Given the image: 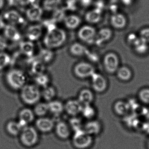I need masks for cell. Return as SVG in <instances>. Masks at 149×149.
Listing matches in <instances>:
<instances>
[{
  "label": "cell",
  "mask_w": 149,
  "mask_h": 149,
  "mask_svg": "<svg viewBox=\"0 0 149 149\" xmlns=\"http://www.w3.org/2000/svg\"><path fill=\"white\" fill-rule=\"evenodd\" d=\"M94 93L89 89H83L78 93L77 99L83 105L91 104L94 101Z\"/></svg>",
  "instance_id": "44dd1931"
},
{
  "label": "cell",
  "mask_w": 149,
  "mask_h": 149,
  "mask_svg": "<svg viewBox=\"0 0 149 149\" xmlns=\"http://www.w3.org/2000/svg\"><path fill=\"white\" fill-rule=\"evenodd\" d=\"M72 131L74 132L82 130L84 124L81 118L77 116L71 117L68 123Z\"/></svg>",
  "instance_id": "d590c367"
},
{
  "label": "cell",
  "mask_w": 149,
  "mask_h": 149,
  "mask_svg": "<svg viewBox=\"0 0 149 149\" xmlns=\"http://www.w3.org/2000/svg\"><path fill=\"white\" fill-rule=\"evenodd\" d=\"M78 0H66V1H77Z\"/></svg>",
  "instance_id": "f907efd6"
},
{
  "label": "cell",
  "mask_w": 149,
  "mask_h": 149,
  "mask_svg": "<svg viewBox=\"0 0 149 149\" xmlns=\"http://www.w3.org/2000/svg\"><path fill=\"white\" fill-rule=\"evenodd\" d=\"M12 61L11 56L4 51L0 52V71L8 67Z\"/></svg>",
  "instance_id": "8d00e7d4"
},
{
  "label": "cell",
  "mask_w": 149,
  "mask_h": 149,
  "mask_svg": "<svg viewBox=\"0 0 149 149\" xmlns=\"http://www.w3.org/2000/svg\"><path fill=\"white\" fill-rule=\"evenodd\" d=\"M19 50L22 54L28 57H32L34 54L35 46L33 42L23 41L20 43Z\"/></svg>",
  "instance_id": "603a6c76"
},
{
  "label": "cell",
  "mask_w": 149,
  "mask_h": 149,
  "mask_svg": "<svg viewBox=\"0 0 149 149\" xmlns=\"http://www.w3.org/2000/svg\"><path fill=\"white\" fill-rule=\"evenodd\" d=\"M72 143L77 149H88L94 143L93 136L89 135L83 130L74 132L72 136Z\"/></svg>",
  "instance_id": "5b68a950"
},
{
  "label": "cell",
  "mask_w": 149,
  "mask_h": 149,
  "mask_svg": "<svg viewBox=\"0 0 149 149\" xmlns=\"http://www.w3.org/2000/svg\"><path fill=\"white\" fill-rule=\"evenodd\" d=\"M6 25V22H5L3 17L1 15H0V31L3 29Z\"/></svg>",
  "instance_id": "7dc6e473"
},
{
  "label": "cell",
  "mask_w": 149,
  "mask_h": 149,
  "mask_svg": "<svg viewBox=\"0 0 149 149\" xmlns=\"http://www.w3.org/2000/svg\"><path fill=\"white\" fill-rule=\"evenodd\" d=\"M33 110L29 108H24L20 110L18 114V121L23 128L32 123L35 119Z\"/></svg>",
  "instance_id": "5bb4252c"
},
{
  "label": "cell",
  "mask_w": 149,
  "mask_h": 149,
  "mask_svg": "<svg viewBox=\"0 0 149 149\" xmlns=\"http://www.w3.org/2000/svg\"><path fill=\"white\" fill-rule=\"evenodd\" d=\"M83 130L91 136H97L102 130V125L101 122L95 119L88 120L84 124Z\"/></svg>",
  "instance_id": "9a60e30c"
},
{
  "label": "cell",
  "mask_w": 149,
  "mask_h": 149,
  "mask_svg": "<svg viewBox=\"0 0 149 149\" xmlns=\"http://www.w3.org/2000/svg\"><path fill=\"white\" fill-rule=\"evenodd\" d=\"M147 43L139 39L134 44L135 49L137 52L139 53H143L146 51L147 49Z\"/></svg>",
  "instance_id": "60d3db41"
},
{
  "label": "cell",
  "mask_w": 149,
  "mask_h": 149,
  "mask_svg": "<svg viewBox=\"0 0 149 149\" xmlns=\"http://www.w3.org/2000/svg\"><path fill=\"white\" fill-rule=\"evenodd\" d=\"M46 65L37 59L34 60L30 65V71L33 75H38L46 73Z\"/></svg>",
  "instance_id": "4316f807"
},
{
  "label": "cell",
  "mask_w": 149,
  "mask_h": 149,
  "mask_svg": "<svg viewBox=\"0 0 149 149\" xmlns=\"http://www.w3.org/2000/svg\"><path fill=\"white\" fill-rule=\"evenodd\" d=\"M55 123L54 120L47 116L39 117L35 122V127L38 131L49 133L54 129Z\"/></svg>",
  "instance_id": "9c48e42d"
},
{
  "label": "cell",
  "mask_w": 149,
  "mask_h": 149,
  "mask_svg": "<svg viewBox=\"0 0 149 149\" xmlns=\"http://www.w3.org/2000/svg\"><path fill=\"white\" fill-rule=\"evenodd\" d=\"M49 113L55 116H59L64 111V104L55 99L47 102Z\"/></svg>",
  "instance_id": "ffe728a7"
},
{
  "label": "cell",
  "mask_w": 149,
  "mask_h": 149,
  "mask_svg": "<svg viewBox=\"0 0 149 149\" xmlns=\"http://www.w3.org/2000/svg\"><path fill=\"white\" fill-rule=\"evenodd\" d=\"M138 100L144 105H149V88H145L139 91L138 94Z\"/></svg>",
  "instance_id": "f35d334b"
},
{
  "label": "cell",
  "mask_w": 149,
  "mask_h": 149,
  "mask_svg": "<svg viewBox=\"0 0 149 149\" xmlns=\"http://www.w3.org/2000/svg\"><path fill=\"white\" fill-rule=\"evenodd\" d=\"M111 35V31L109 29H103L97 34L95 42L97 44H101L102 42L109 40Z\"/></svg>",
  "instance_id": "e575fe53"
},
{
  "label": "cell",
  "mask_w": 149,
  "mask_h": 149,
  "mask_svg": "<svg viewBox=\"0 0 149 149\" xmlns=\"http://www.w3.org/2000/svg\"><path fill=\"white\" fill-rule=\"evenodd\" d=\"M126 19L123 15L115 14L111 18V23L114 27L117 29H122L126 25Z\"/></svg>",
  "instance_id": "4dcf8cb0"
},
{
  "label": "cell",
  "mask_w": 149,
  "mask_h": 149,
  "mask_svg": "<svg viewBox=\"0 0 149 149\" xmlns=\"http://www.w3.org/2000/svg\"><path fill=\"white\" fill-rule=\"evenodd\" d=\"M81 6L84 8L88 7L92 3V0H78Z\"/></svg>",
  "instance_id": "f6af8a7d"
},
{
  "label": "cell",
  "mask_w": 149,
  "mask_h": 149,
  "mask_svg": "<svg viewBox=\"0 0 149 149\" xmlns=\"http://www.w3.org/2000/svg\"><path fill=\"white\" fill-rule=\"evenodd\" d=\"M65 27L70 30H74L80 26L81 20L78 15L74 14L66 15L63 21Z\"/></svg>",
  "instance_id": "7402d4cb"
},
{
  "label": "cell",
  "mask_w": 149,
  "mask_h": 149,
  "mask_svg": "<svg viewBox=\"0 0 149 149\" xmlns=\"http://www.w3.org/2000/svg\"><path fill=\"white\" fill-rule=\"evenodd\" d=\"M36 116L38 118L46 116L49 113L48 106L47 102H39L34 105L33 110Z\"/></svg>",
  "instance_id": "f1b7e54d"
},
{
  "label": "cell",
  "mask_w": 149,
  "mask_h": 149,
  "mask_svg": "<svg viewBox=\"0 0 149 149\" xmlns=\"http://www.w3.org/2000/svg\"><path fill=\"white\" fill-rule=\"evenodd\" d=\"M139 39L146 43L149 42V28L144 29L140 31Z\"/></svg>",
  "instance_id": "b9f144b4"
},
{
  "label": "cell",
  "mask_w": 149,
  "mask_h": 149,
  "mask_svg": "<svg viewBox=\"0 0 149 149\" xmlns=\"http://www.w3.org/2000/svg\"><path fill=\"white\" fill-rule=\"evenodd\" d=\"M35 1L36 0H17V3L19 6L28 8L32 5L36 4Z\"/></svg>",
  "instance_id": "ee69618b"
},
{
  "label": "cell",
  "mask_w": 149,
  "mask_h": 149,
  "mask_svg": "<svg viewBox=\"0 0 149 149\" xmlns=\"http://www.w3.org/2000/svg\"><path fill=\"white\" fill-rule=\"evenodd\" d=\"M54 58L55 54L53 50L45 47L40 50L37 59L47 65L52 63Z\"/></svg>",
  "instance_id": "cb8c5ba5"
},
{
  "label": "cell",
  "mask_w": 149,
  "mask_h": 149,
  "mask_svg": "<svg viewBox=\"0 0 149 149\" xmlns=\"http://www.w3.org/2000/svg\"><path fill=\"white\" fill-rule=\"evenodd\" d=\"M20 91L21 99L27 105H35L42 98L41 90L35 84H27Z\"/></svg>",
  "instance_id": "3957f363"
},
{
  "label": "cell",
  "mask_w": 149,
  "mask_h": 149,
  "mask_svg": "<svg viewBox=\"0 0 149 149\" xmlns=\"http://www.w3.org/2000/svg\"><path fill=\"white\" fill-rule=\"evenodd\" d=\"M96 34L95 29L88 25L80 28L77 32L78 38L82 41L89 44L95 42Z\"/></svg>",
  "instance_id": "ba28073f"
},
{
  "label": "cell",
  "mask_w": 149,
  "mask_h": 149,
  "mask_svg": "<svg viewBox=\"0 0 149 149\" xmlns=\"http://www.w3.org/2000/svg\"><path fill=\"white\" fill-rule=\"evenodd\" d=\"M83 107L78 99H69L64 103V111L71 117L77 116L81 114Z\"/></svg>",
  "instance_id": "8fae6325"
},
{
  "label": "cell",
  "mask_w": 149,
  "mask_h": 149,
  "mask_svg": "<svg viewBox=\"0 0 149 149\" xmlns=\"http://www.w3.org/2000/svg\"><path fill=\"white\" fill-rule=\"evenodd\" d=\"M117 76L120 80L124 81H128L131 77V71L127 67H121L118 70Z\"/></svg>",
  "instance_id": "ab89813d"
},
{
  "label": "cell",
  "mask_w": 149,
  "mask_h": 149,
  "mask_svg": "<svg viewBox=\"0 0 149 149\" xmlns=\"http://www.w3.org/2000/svg\"><path fill=\"white\" fill-rule=\"evenodd\" d=\"M23 127L19 121L11 120L8 121L6 125V130L8 133L13 136H19L22 130Z\"/></svg>",
  "instance_id": "d4e9b609"
},
{
  "label": "cell",
  "mask_w": 149,
  "mask_h": 149,
  "mask_svg": "<svg viewBox=\"0 0 149 149\" xmlns=\"http://www.w3.org/2000/svg\"><path fill=\"white\" fill-rule=\"evenodd\" d=\"M75 76L79 79H85L91 77L95 73V69L91 64L85 62H81L76 64L73 68Z\"/></svg>",
  "instance_id": "8992f818"
},
{
  "label": "cell",
  "mask_w": 149,
  "mask_h": 149,
  "mask_svg": "<svg viewBox=\"0 0 149 149\" xmlns=\"http://www.w3.org/2000/svg\"><path fill=\"white\" fill-rule=\"evenodd\" d=\"M5 4V0H0V10L2 9Z\"/></svg>",
  "instance_id": "c3c4849f"
},
{
  "label": "cell",
  "mask_w": 149,
  "mask_h": 149,
  "mask_svg": "<svg viewBox=\"0 0 149 149\" xmlns=\"http://www.w3.org/2000/svg\"><path fill=\"white\" fill-rule=\"evenodd\" d=\"M19 136L21 143L28 148L35 146L40 139L38 130L36 127L30 125L22 129Z\"/></svg>",
  "instance_id": "277c9868"
},
{
  "label": "cell",
  "mask_w": 149,
  "mask_h": 149,
  "mask_svg": "<svg viewBox=\"0 0 149 149\" xmlns=\"http://www.w3.org/2000/svg\"><path fill=\"white\" fill-rule=\"evenodd\" d=\"M8 41L4 36L0 34V52L4 51L8 47Z\"/></svg>",
  "instance_id": "7bdbcfd3"
},
{
  "label": "cell",
  "mask_w": 149,
  "mask_h": 149,
  "mask_svg": "<svg viewBox=\"0 0 149 149\" xmlns=\"http://www.w3.org/2000/svg\"><path fill=\"white\" fill-rule=\"evenodd\" d=\"M2 16L5 22H6L8 24L16 26L24 25L26 23V19L19 12L14 9L6 11Z\"/></svg>",
  "instance_id": "52a82bcc"
},
{
  "label": "cell",
  "mask_w": 149,
  "mask_h": 149,
  "mask_svg": "<svg viewBox=\"0 0 149 149\" xmlns=\"http://www.w3.org/2000/svg\"><path fill=\"white\" fill-rule=\"evenodd\" d=\"M68 39L66 31L62 29L56 27L47 31L43 38L45 47L54 50L63 46Z\"/></svg>",
  "instance_id": "6da1fadb"
},
{
  "label": "cell",
  "mask_w": 149,
  "mask_h": 149,
  "mask_svg": "<svg viewBox=\"0 0 149 149\" xmlns=\"http://www.w3.org/2000/svg\"><path fill=\"white\" fill-rule=\"evenodd\" d=\"M42 33V26L39 24H34L29 26L27 28L26 32V37L28 40L34 42L40 39Z\"/></svg>",
  "instance_id": "2e32d148"
},
{
  "label": "cell",
  "mask_w": 149,
  "mask_h": 149,
  "mask_svg": "<svg viewBox=\"0 0 149 149\" xmlns=\"http://www.w3.org/2000/svg\"><path fill=\"white\" fill-rule=\"evenodd\" d=\"M56 94V89L50 85L43 88L41 91L42 98L47 102L55 99Z\"/></svg>",
  "instance_id": "83f0119b"
},
{
  "label": "cell",
  "mask_w": 149,
  "mask_h": 149,
  "mask_svg": "<svg viewBox=\"0 0 149 149\" xmlns=\"http://www.w3.org/2000/svg\"><path fill=\"white\" fill-rule=\"evenodd\" d=\"M56 134L59 138L63 140L68 139L71 136L72 130L68 123L60 121L55 124L54 129Z\"/></svg>",
  "instance_id": "4fadbf2b"
},
{
  "label": "cell",
  "mask_w": 149,
  "mask_h": 149,
  "mask_svg": "<svg viewBox=\"0 0 149 149\" xmlns=\"http://www.w3.org/2000/svg\"><path fill=\"white\" fill-rule=\"evenodd\" d=\"M139 38H137L136 36L133 34L130 35L129 37V41L130 42H132V43L134 45L136 43Z\"/></svg>",
  "instance_id": "bcb514c9"
},
{
  "label": "cell",
  "mask_w": 149,
  "mask_h": 149,
  "mask_svg": "<svg viewBox=\"0 0 149 149\" xmlns=\"http://www.w3.org/2000/svg\"><path fill=\"white\" fill-rule=\"evenodd\" d=\"M42 7L35 4L27 8L26 11V17L28 20L31 22H37L40 21L43 15Z\"/></svg>",
  "instance_id": "7c38bea8"
},
{
  "label": "cell",
  "mask_w": 149,
  "mask_h": 149,
  "mask_svg": "<svg viewBox=\"0 0 149 149\" xmlns=\"http://www.w3.org/2000/svg\"><path fill=\"white\" fill-rule=\"evenodd\" d=\"M6 81L10 88L13 90L20 91L27 84V76L21 70L12 69L6 74Z\"/></svg>",
  "instance_id": "7a4b0ae2"
},
{
  "label": "cell",
  "mask_w": 149,
  "mask_h": 149,
  "mask_svg": "<svg viewBox=\"0 0 149 149\" xmlns=\"http://www.w3.org/2000/svg\"><path fill=\"white\" fill-rule=\"evenodd\" d=\"M91 77L93 90L97 93L104 92L107 88V83L105 78L102 75L95 73Z\"/></svg>",
  "instance_id": "e0dca14e"
},
{
  "label": "cell",
  "mask_w": 149,
  "mask_h": 149,
  "mask_svg": "<svg viewBox=\"0 0 149 149\" xmlns=\"http://www.w3.org/2000/svg\"><path fill=\"white\" fill-rule=\"evenodd\" d=\"M104 64L106 70L109 73L115 72L117 70L118 60L117 56L113 53H109L105 56Z\"/></svg>",
  "instance_id": "ac0fdd59"
},
{
  "label": "cell",
  "mask_w": 149,
  "mask_h": 149,
  "mask_svg": "<svg viewBox=\"0 0 149 149\" xmlns=\"http://www.w3.org/2000/svg\"><path fill=\"white\" fill-rule=\"evenodd\" d=\"M96 114V110L92 104L83 105L81 114L87 120L95 119Z\"/></svg>",
  "instance_id": "836d02e7"
},
{
  "label": "cell",
  "mask_w": 149,
  "mask_h": 149,
  "mask_svg": "<svg viewBox=\"0 0 149 149\" xmlns=\"http://www.w3.org/2000/svg\"><path fill=\"white\" fill-rule=\"evenodd\" d=\"M3 35L8 41L19 42L22 39V35L16 26L6 24L3 29Z\"/></svg>",
  "instance_id": "30bf717a"
},
{
  "label": "cell",
  "mask_w": 149,
  "mask_h": 149,
  "mask_svg": "<svg viewBox=\"0 0 149 149\" xmlns=\"http://www.w3.org/2000/svg\"><path fill=\"white\" fill-rule=\"evenodd\" d=\"M147 146L148 149H149V139H148L147 142Z\"/></svg>",
  "instance_id": "681fc988"
},
{
  "label": "cell",
  "mask_w": 149,
  "mask_h": 149,
  "mask_svg": "<svg viewBox=\"0 0 149 149\" xmlns=\"http://www.w3.org/2000/svg\"><path fill=\"white\" fill-rule=\"evenodd\" d=\"M50 77L49 75L46 73L38 75L35 76V84L39 88H45L49 85Z\"/></svg>",
  "instance_id": "d6a6232c"
},
{
  "label": "cell",
  "mask_w": 149,
  "mask_h": 149,
  "mask_svg": "<svg viewBox=\"0 0 149 149\" xmlns=\"http://www.w3.org/2000/svg\"><path fill=\"white\" fill-rule=\"evenodd\" d=\"M52 13L53 14L51 19L56 23L63 21L65 16H66L65 9L63 8H61V7L59 8Z\"/></svg>",
  "instance_id": "74e56055"
},
{
  "label": "cell",
  "mask_w": 149,
  "mask_h": 149,
  "mask_svg": "<svg viewBox=\"0 0 149 149\" xmlns=\"http://www.w3.org/2000/svg\"><path fill=\"white\" fill-rule=\"evenodd\" d=\"M62 2V0H44L42 8L44 11L53 12L61 7Z\"/></svg>",
  "instance_id": "f546056e"
},
{
  "label": "cell",
  "mask_w": 149,
  "mask_h": 149,
  "mask_svg": "<svg viewBox=\"0 0 149 149\" xmlns=\"http://www.w3.org/2000/svg\"><path fill=\"white\" fill-rule=\"evenodd\" d=\"M113 109L117 115L123 117L130 113V108L128 101L118 100L113 104Z\"/></svg>",
  "instance_id": "d6986e66"
},
{
  "label": "cell",
  "mask_w": 149,
  "mask_h": 149,
  "mask_svg": "<svg viewBox=\"0 0 149 149\" xmlns=\"http://www.w3.org/2000/svg\"><path fill=\"white\" fill-rule=\"evenodd\" d=\"M101 11L97 8L89 11L85 15V20L91 24L97 23L101 20Z\"/></svg>",
  "instance_id": "1f68e13d"
},
{
  "label": "cell",
  "mask_w": 149,
  "mask_h": 149,
  "mask_svg": "<svg viewBox=\"0 0 149 149\" xmlns=\"http://www.w3.org/2000/svg\"><path fill=\"white\" fill-rule=\"evenodd\" d=\"M69 52L74 57H81L86 54L87 49L82 44L79 42H74L70 46Z\"/></svg>",
  "instance_id": "484cf974"
}]
</instances>
